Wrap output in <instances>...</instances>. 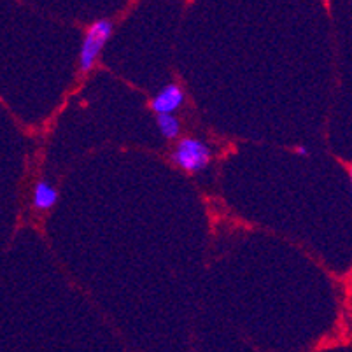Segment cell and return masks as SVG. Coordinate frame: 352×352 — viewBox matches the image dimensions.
<instances>
[{"instance_id": "1", "label": "cell", "mask_w": 352, "mask_h": 352, "mask_svg": "<svg viewBox=\"0 0 352 352\" xmlns=\"http://www.w3.org/2000/svg\"><path fill=\"white\" fill-rule=\"evenodd\" d=\"M170 162L186 174H198L212 162V149L197 137H182L170 153Z\"/></svg>"}, {"instance_id": "2", "label": "cell", "mask_w": 352, "mask_h": 352, "mask_svg": "<svg viewBox=\"0 0 352 352\" xmlns=\"http://www.w3.org/2000/svg\"><path fill=\"white\" fill-rule=\"evenodd\" d=\"M113 32L114 23L109 18H102L89 25L85 39H82L81 51H79V72L88 74L89 70H94L95 63L100 58L102 51L111 39Z\"/></svg>"}, {"instance_id": "3", "label": "cell", "mask_w": 352, "mask_h": 352, "mask_svg": "<svg viewBox=\"0 0 352 352\" xmlns=\"http://www.w3.org/2000/svg\"><path fill=\"white\" fill-rule=\"evenodd\" d=\"M184 100H186L184 88L181 85L170 82V85L163 86L151 98L149 107L155 114H174L184 105Z\"/></svg>"}, {"instance_id": "4", "label": "cell", "mask_w": 352, "mask_h": 352, "mask_svg": "<svg viewBox=\"0 0 352 352\" xmlns=\"http://www.w3.org/2000/svg\"><path fill=\"white\" fill-rule=\"evenodd\" d=\"M56 201H58V190L47 179L35 182L34 193H32V207L37 212H47L56 206Z\"/></svg>"}, {"instance_id": "5", "label": "cell", "mask_w": 352, "mask_h": 352, "mask_svg": "<svg viewBox=\"0 0 352 352\" xmlns=\"http://www.w3.org/2000/svg\"><path fill=\"white\" fill-rule=\"evenodd\" d=\"M156 124L163 139L175 140L181 133V123L174 114H156Z\"/></svg>"}, {"instance_id": "6", "label": "cell", "mask_w": 352, "mask_h": 352, "mask_svg": "<svg viewBox=\"0 0 352 352\" xmlns=\"http://www.w3.org/2000/svg\"><path fill=\"white\" fill-rule=\"evenodd\" d=\"M294 153H296V155H300V156H309L310 155L309 149H307V147H303V146L296 147V149H294Z\"/></svg>"}, {"instance_id": "7", "label": "cell", "mask_w": 352, "mask_h": 352, "mask_svg": "<svg viewBox=\"0 0 352 352\" xmlns=\"http://www.w3.org/2000/svg\"><path fill=\"white\" fill-rule=\"evenodd\" d=\"M349 177H351V186H352V165L349 166Z\"/></svg>"}]
</instances>
